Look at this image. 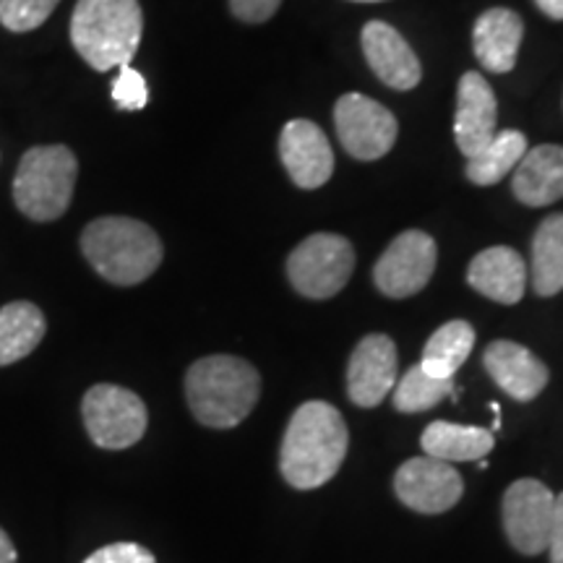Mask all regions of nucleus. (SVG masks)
Listing matches in <instances>:
<instances>
[{
  "instance_id": "f257e3e1",
  "label": "nucleus",
  "mask_w": 563,
  "mask_h": 563,
  "mask_svg": "<svg viewBox=\"0 0 563 563\" xmlns=\"http://www.w3.org/2000/svg\"><path fill=\"white\" fill-rule=\"evenodd\" d=\"M350 433L344 418L329 402L300 405L290 418L279 449V470L298 490L327 485L340 473Z\"/></svg>"
},
{
  "instance_id": "f03ea898",
  "label": "nucleus",
  "mask_w": 563,
  "mask_h": 563,
  "mask_svg": "<svg viewBox=\"0 0 563 563\" xmlns=\"http://www.w3.org/2000/svg\"><path fill=\"white\" fill-rule=\"evenodd\" d=\"M262 394V376L235 355H209L186 373V399L194 418L207 428L228 431L249 418Z\"/></svg>"
},
{
  "instance_id": "7ed1b4c3",
  "label": "nucleus",
  "mask_w": 563,
  "mask_h": 563,
  "mask_svg": "<svg viewBox=\"0 0 563 563\" xmlns=\"http://www.w3.org/2000/svg\"><path fill=\"white\" fill-rule=\"evenodd\" d=\"M81 251L102 279L121 287L150 279L165 256L157 232L131 217H100L87 224Z\"/></svg>"
},
{
  "instance_id": "20e7f679",
  "label": "nucleus",
  "mask_w": 563,
  "mask_h": 563,
  "mask_svg": "<svg viewBox=\"0 0 563 563\" xmlns=\"http://www.w3.org/2000/svg\"><path fill=\"white\" fill-rule=\"evenodd\" d=\"M144 34L139 0H79L70 16V42L95 70L129 66Z\"/></svg>"
},
{
  "instance_id": "39448f33",
  "label": "nucleus",
  "mask_w": 563,
  "mask_h": 563,
  "mask_svg": "<svg viewBox=\"0 0 563 563\" xmlns=\"http://www.w3.org/2000/svg\"><path fill=\"white\" fill-rule=\"evenodd\" d=\"M79 162L68 146H34L21 157L13 178V201L34 222H53L66 214L74 199Z\"/></svg>"
},
{
  "instance_id": "423d86ee",
  "label": "nucleus",
  "mask_w": 563,
  "mask_h": 563,
  "mask_svg": "<svg viewBox=\"0 0 563 563\" xmlns=\"http://www.w3.org/2000/svg\"><path fill=\"white\" fill-rule=\"evenodd\" d=\"M355 272V249L334 232L306 238L287 258V277L302 298L327 300L347 285Z\"/></svg>"
},
{
  "instance_id": "0eeeda50",
  "label": "nucleus",
  "mask_w": 563,
  "mask_h": 563,
  "mask_svg": "<svg viewBox=\"0 0 563 563\" xmlns=\"http://www.w3.org/2000/svg\"><path fill=\"white\" fill-rule=\"evenodd\" d=\"M84 426L100 449L121 452L144 439L150 412L139 394L115 384H97L84 394Z\"/></svg>"
},
{
  "instance_id": "6e6552de",
  "label": "nucleus",
  "mask_w": 563,
  "mask_h": 563,
  "mask_svg": "<svg viewBox=\"0 0 563 563\" xmlns=\"http://www.w3.org/2000/svg\"><path fill=\"white\" fill-rule=\"evenodd\" d=\"M334 125L344 152L355 159H382L397 144L399 125L394 112L365 95L340 97L334 104Z\"/></svg>"
},
{
  "instance_id": "1a4fd4ad",
  "label": "nucleus",
  "mask_w": 563,
  "mask_h": 563,
  "mask_svg": "<svg viewBox=\"0 0 563 563\" xmlns=\"http://www.w3.org/2000/svg\"><path fill=\"white\" fill-rule=\"evenodd\" d=\"M439 262V249L428 232L407 230L391 241L373 269V282L386 298H412L428 285Z\"/></svg>"
},
{
  "instance_id": "9d476101",
  "label": "nucleus",
  "mask_w": 563,
  "mask_h": 563,
  "mask_svg": "<svg viewBox=\"0 0 563 563\" xmlns=\"http://www.w3.org/2000/svg\"><path fill=\"white\" fill-rule=\"evenodd\" d=\"M555 496L534 477L511 483L504 493V532L509 543L525 555H538L548 548Z\"/></svg>"
},
{
  "instance_id": "9b49d317",
  "label": "nucleus",
  "mask_w": 563,
  "mask_h": 563,
  "mask_svg": "<svg viewBox=\"0 0 563 563\" xmlns=\"http://www.w3.org/2000/svg\"><path fill=\"white\" fill-rule=\"evenodd\" d=\"M394 493L407 509L418 514H443L460 504L464 481L449 462L415 456L394 475Z\"/></svg>"
},
{
  "instance_id": "f8f14e48",
  "label": "nucleus",
  "mask_w": 563,
  "mask_h": 563,
  "mask_svg": "<svg viewBox=\"0 0 563 563\" xmlns=\"http://www.w3.org/2000/svg\"><path fill=\"white\" fill-rule=\"evenodd\" d=\"M399 378L397 344L386 334H368L352 350L347 394L357 407H376L394 391Z\"/></svg>"
},
{
  "instance_id": "ddd939ff",
  "label": "nucleus",
  "mask_w": 563,
  "mask_h": 563,
  "mask_svg": "<svg viewBox=\"0 0 563 563\" xmlns=\"http://www.w3.org/2000/svg\"><path fill=\"white\" fill-rule=\"evenodd\" d=\"M279 157L295 186L306 191L321 188L334 173V152L327 133L302 118L282 129Z\"/></svg>"
},
{
  "instance_id": "4468645a",
  "label": "nucleus",
  "mask_w": 563,
  "mask_h": 563,
  "mask_svg": "<svg viewBox=\"0 0 563 563\" xmlns=\"http://www.w3.org/2000/svg\"><path fill=\"white\" fill-rule=\"evenodd\" d=\"M363 53L373 74L386 87L397 91H410L422 79V66L418 55L402 34L386 21H368L363 30Z\"/></svg>"
},
{
  "instance_id": "2eb2a0df",
  "label": "nucleus",
  "mask_w": 563,
  "mask_h": 563,
  "mask_svg": "<svg viewBox=\"0 0 563 563\" xmlns=\"http://www.w3.org/2000/svg\"><path fill=\"white\" fill-rule=\"evenodd\" d=\"M498 104L490 84L477 70H467L456 89L454 136L464 157H473L496 136Z\"/></svg>"
},
{
  "instance_id": "dca6fc26",
  "label": "nucleus",
  "mask_w": 563,
  "mask_h": 563,
  "mask_svg": "<svg viewBox=\"0 0 563 563\" xmlns=\"http://www.w3.org/2000/svg\"><path fill=\"white\" fill-rule=\"evenodd\" d=\"M483 365L498 389L509 394L517 402H532L551 378V371L540 357H534L522 344L509 340L490 342L485 347Z\"/></svg>"
},
{
  "instance_id": "f3484780",
  "label": "nucleus",
  "mask_w": 563,
  "mask_h": 563,
  "mask_svg": "<svg viewBox=\"0 0 563 563\" xmlns=\"http://www.w3.org/2000/svg\"><path fill=\"white\" fill-rule=\"evenodd\" d=\"M467 282L485 298L514 306L522 300L527 287V264L509 245H493L477 253L467 269Z\"/></svg>"
},
{
  "instance_id": "a211bd4d",
  "label": "nucleus",
  "mask_w": 563,
  "mask_h": 563,
  "mask_svg": "<svg viewBox=\"0 0 563 563\" xmlns=\"http://www.w3.org/2000/svg\"><path fill=\"white\" fill-rule=\"evenodd\" d=\"M514 196L525 207H551L563 199V146L540 144L514 167Z\"/></svg>"
},
{
  "instance_id": "6ab92c4d",
  "label": "nucleus",
  "mask_w": 563,
  "mask_h": 563,
  "mask_svg": "<svg viewBox=\"0 0 563 563\" xmlns=\"http://www.w3.org/2000/svg\"><path fill=\"white\" fill-rule=\"evenodd\" d=\"M525 21L509 9H490L475 21L473 47L477 60L490 74H509L517 66Z\"/></svg>"
},
{
  "instance_id": "aec40b11",
  "label": "nucleus",
  "mask_w": 563,
  "mask_h": 563,
  "mask_svg": "<svg viewBox=\"0 0 563 563\" xmlns=\"http://www.w3.org/2000/svg\"><path fill=\"white\" fill-rule=\"evenodd\" d=\"M493 439L490 431L475 426H456V422L435 420L420 435V446L426 456L441 462H477L490 454Z\"/></svg>"
},
{
  "instance_id": "412c9836",
  "label": "nucleus",
  "mask_w": 563,
  "mask_h": 563,
  "mask_svg": "<svg viewBox=\"0 0 563 563\" xmlns=\"http://www.w3.org/2000/svg\"><path fill=\"white\" fill-rule=\"evenodd\" d=\"M47 332L45 316L34 302L16 300L0 308V365L32 355Z\"/></svg>"
},
{
  "instance_id": "4be33fe9",
  "label": "nucleus",
  "mask_w": 563,
  "mask_h": 563,
  "mask_svg": "<svg viewBox=\"0 0 563 563\" xmlns=\"http://www.w3.org/2000/svg\"><path fill=\"white\" fill-rule=\"evenodd\" d=\"M532 287L540 298L563 290V211L540 222L532 238Z\"/></svg>"
},
{
  "instance_id": "5701e85b",
  "label": "nucleus",
  "mask_w": 563,
  "mask_h": 563,
  "mask_svg": "<svg viewBox=\"0 0 563 563\" xmlns=\"http://www.w3.org/2000/svg\"><path fill=\"white\" fill-rule=\"evenodd\" d=\"M475 347V329L467 321H449L435 329L422 350L420 368L435 378H454Z\"/></svg>"
},
{
  "instance_id": "b1692460",
  "label": "nucleus",
  "mask_w": 563,
  "mask_h": 563,
  "mask_svg": "<svg viewBox=\"0 0 563 563\" xmlns=\"http://www.w3.org/2000/svg\"><path fill=\"white\" fill-rule=\"evenodd\" d=\"M527 150L530 146H527V136L522 131H496V136L481 152L467 157V178L475 186H496L519 165Z\"/></svg>"
},
{
  "instance_id": "393cba45",
  "label": "nucleus",
  "mask_w": 563,
  "mask_h": 563,
  "mask_svg": "<svg viewBox=\"0 0 563 563\" xmlns=\"http://www.w3.org/2000/svg\"><path fill=\"white\" fill-rule=\"evenodd\" d=\"M452 394H456L454 378H435L431 373L422 371L420 365H415L402 378H397V386H394V407L405 415L426 412L443 402V397H452Z\"/></svg>"
},
{
  "instance_id": "a878e982",
  "label": "nucleus",
  "mask_w": 563,
  "mask_h": 563,
  "mask_svg": "<svg viewBox=\"0 0 563 563\" xmlns=\"http://www.w3.org/2000/svg\"><path fill=\"white\" fill-rule=\"evenodd\" d=\"M60 0H0V24L9 32H32L51 19Z\"/></svg>"
},
{
  "instance_id": "bb28decb",
  "label": "nucleus",
  "mask_w": 563,
  "mask_h": 563,
  "mask_svg": "<svg viewBox=\"0 0 563 563\" xmlns=\"http://www.w3.org/2000/svg\"><path fill=\"white\" fill-rule=\"evenodd\" d=\"M112 100L121 110L136 112L144 110L150 102V89H146V79L139 74L136 68L121 66L118 70V79L112 84Z\"/></svg>"
},
{
  "instance_id": "cd10ccee",
  "label": "nucleus",
  "mask_w": 563,
  "mask_h": 563,
  "mask_svg": "<svg viewBox=\"0 0 563 563\" xmlns=\"http://www.w3.org/2000/svg\"><path fill=\"white\" fill-rule=\"evenodd\" d=\"M84 563H157V559L139 543H112L91 553Z\"/></svg>"
},
{
  "instance_id": "c85d7f7f",
  "label": "nucleus",
  "mask_w": 563,
  "mask_h": 563,
  "mask_svg": "<svg viewBox=\"0 0 563 563\" xmlns=\"http://www.w3.org/2000/svg\"><path fill=\"white\" fill-rule=\"evenodd\" d=\"M282 0H230V11L235 13V19L249 21V24H264L269 21Z\"/></svg>"
},
{
  "instance_id": "c756f323",
  "label": "nucleus",
  "mask_w": 563,
  "mask_h": 563,
  "mask_svg": "<svg viewBox=\"0 0 563 563\" xmlns=\"http://www.w3.org/2000/svg\"><path fill=\"white\" fill-rule=\"evenodd\" d=\"M548 553H551V563H563V493L555 496L553 501V519L551 532H548Z\"/></svg>"
},
{
  "instance_id": "7c9ffc66",
  "label": "nucleus",
  "mask_w": 563,
  "mask_h": 563,
  "mask_svg": "<svg viewBox=\"0 0 563 563\" xmlns=\"http://www.w3.org/2000/svg\"><path fill=\"white\" fill-rule=\"evenodd\" d=\"M0 563H19V553L13 540L9 538V532L0 527Z\"/></svg>"
},
{
  "instance_id": "2f4dec72",
  "label": "nucleus",
  "mask_w": 563,
  "mask_h": 563,
  "mask_svg": "<svg viewBox=\"0 0 563 563\" xmlns=\"http://www.w3.org/2000/svg\"><path fill=\"white\" fill-rule=\"evenodd\" d=\"M534 3H538V9L543 11L548 19L563 21V0H534Z\"/></svg>"
},
{
  "instance_id": "473e14b6",
  "label": "nucleus",
  "mask_w": 563,
  "mask_h": 563,
  "mask_svg": "<svg viewBox=\"0 0 563 563\" xmlns=\"http://www.w3.org/2000/svg\"><path fill=\"white\" fill-rule=\"evenodd\" d=\"M477 470H488V460H481V462H477Z\"/></svg>"
},
{
  "instance_id": "72a5a7b5",
  "label": "nucleus",
  "mask_w": 563,
  "mask_h": 563,
  "mask_svg": "<svg viewBox=\"0 0 563 563\" xmlns=\"http://www.w3.org/2000/svg\"><path fill=\"white\" fill-rule=\"evenodd\" d=\"M357 3H378V0H357Z\"/></svg>"
}]
</instances>
